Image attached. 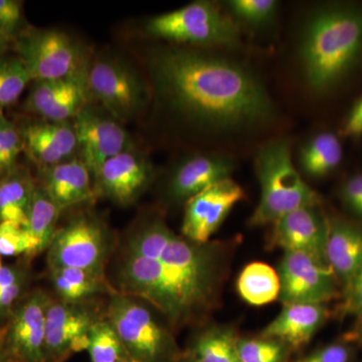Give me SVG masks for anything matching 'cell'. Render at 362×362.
Wrapping results in <instances>:
<instances>
[{"mask_svg":"<svg viewBox=\"0 0 362 362\" xmlns=\"http://www.w3.org/2000/svg\"><path fill=\"white\" fill-rule=\"evenodd\" d=\"M351 351L343 343H332L307 354L294 362H350Z\"/></svg>","mask_w":362,"mask_h":362,"instance_id":"cell-37","label":"cell"},{"mask_svg":"<svg viewBox=\"0 0 362 362\" xmlns=\"http://www.w3.org/2000/svg\"><path fill=\"white\" fill-rule=\"evenodd\" d=\"M225 254L216 244L176 235L165 221L136 226L117 263V291L151 305L177 330L202 322L218 303Z\"/></svg>","mask_w":362,"mask_h":362,"instance_id":"cell-1","label":"cell"},{"mask_svg":"<svg viewBox=\"0 0 362 362\" xmlns=\"http://www.w3.org/2000/svg\"><path fill=\"white\" fill-rule=\"evenodd\" d=\"M346 310L362 318V270L345 285Z\"/></svg>","mask_w":362,"mask_h":362,"instance_id":"cell-39","label":"cell"},{"mask_svg":"<svg viewBox=\"0 0 362 362\" xmlns=\"http://www.w3.org/2000/svg\"><path fill=\"white\" fill-rule=\"evenodd\" d=\"M118 362H134L133 361H118Z\"/></svg>","mask_w":362,"mask_h":362,"instance_id":"cell-45","label":"cell"},{"mask_svg":"<svg viewBox=\"0 0 362 362\" xmlns=\"http://www.w3.org/2000/svg\"><path fill=\"white\" fill-rule=\"evenodd\" d=\"M110 239L103 223L81 214L58 228L47 249V268L86 269L105 272Z\"/></svg>","mask_w":362,"mask_h":362,"instance_id":"cell-9","label":"cell"},{"mask_svg":"<svg viewBox=\"0 0 362 362\" xmlns=\"http://www.w3.org/2000/svg\"><path fill=\"white\" fill-rule=\"evenodd\" d=\"M49 275L59 299L68 303H85L98 295L117 292L105 272L61 267L49 268Z\"/></svg>","mask_w":362,"mask_h":362,"instance_id":"cell-22","label":"cell"},{"mask_svg":"<svg viewBox=\"0 0 362 362\" xmlns=\"http://www.w3.org/2000/svg\"><path fill=\"white\" fill-rule=\"evenodd\" d=\"M299 59L312 93L337 89L362 65V6L332 2L316 8L302 30Z\"/></svg>","mask_w":362,"mask_h":362,"instance_id":"cell-3","label":"cell"},{"mask_svg":"<svg viewBox=\"0 0 362 362\" xmlns=\"http://www.w3.org/2000/svg\"><path fill=\"white\" fill-rule=\"evenodd\" d=\"M244 197V189L230 177L202 190L185 202L181 235L192 242L207 244Z\"/></svg>","mask_w":362,"mask_h":362,"instance_id":"cell-13","label":"cell"},{"mask_svg":"<svg viewBox=\"0 0 362 362\" xmlns=\"http://www.w3.org/2000/svg\"><path fill=\"white\" fill-rule=\"evenodd\" d=\"M7 169L6 165V161H4V156H2L1 149H0V177L6 175Z\"/></svg>","mask_w":362,"mask_h":362,"instance_id":"cell-42","label":"cell"},{"mask_svg":"<svg viewBox=\"0 0 362 362\" xmlns=\"http://www.w3.org/2000/svg\"><path fill=\"white\" fill-rule=\"evenodd\" d=\"M35 185L30 171L18 165L0 177V223L26 226Z\"/></svg>","mask_w":362,"mask_h":362,"instance_id":"cell-23","label":"cell"},{"mask_svg":"<svg viewBox=\"0 0 362 362\" xmlns=\"http://www.w3.org/2000/svg\"><path fill=\"white\" fill-rule=\"evenodd\" d=\"M86 86L90 101H96L119 122L131 120L148 101L142 78L123 62L100 59L88 65Z\"/></svg>","mask_w":362,"mask_h":362,"instance_id":"cell-8","label":"cell"},{"mask_svg":"<svg viewBox=\"0 0 362 362\" xmlns=\"http://www.w3.org/2000/svg\"><path fill=\"white\" fill-rule=\"evenodd\" d=\"M33 245L25 226L13 221L0 223V256L32 259Z\"/></svg>","mask_w":362,"mask_h":362,"instance_id":"cell-34","label":"cell"},{"mask_svg":"<svg viewBox=\"0 0 362 362\" xmlns=\"http://www.w3.org/2000/svg\"><path fill=\"white\" fill-rule=\"evenodd\" d=\"M135 362V361H134Z\"/></svg>","mask_w":362,"mask_h":362,"instance_id":"cell-48","label":"cell"},{"mask_svg":"<svg viewBox=\"0 0 362 362\" xmlns=\"http://www.w3.org/2000/svg\"><path fill=\"white\" fill-rule=\"evenodd\" d=\"M86 303H68L49 296L45 309L47 362L66 361L75 352L88 349L90 327L100 317Z\"/></svg>","mask_w":362,"mask_h":362,"instance_id":"cell-12","label":"cell"},{"mask_svg":"<svg viewBox=\"0 0 362 362\" xmlns=\"http://www.w3.org/2000/svg\"><path fill=\"white\" fill-rule=\"evenodd\" d=\"M30 259L0 269V326L6 325L18 304L26 296L30 282Z\"/></svg>","mask_w":362,"mask_h":362,"instance_id":"cell-28","label":"cell"},{"mask_svg":"<svg viewBox=\"0 0 362 362\" xmlns=\"http://www.w3.org/2000/svg\"><path fill=\"white\" fill-rule=\"evenodd\" d=\"M340 201L352 216L362 220V173L350 176L339 190Z\"/></svg>","mask_w":362,"mask_h":362,"instance_id":"cell-36","label":"cell"},{"mask_svg":"<svg viewBox=\"0 0 362 362\" xmlns=\"http://www.w3.org/2000/svg\"><path fill=\"white\" fill-rule=\"evenodd\" d=\"M63 211L37 182L33 190L28 223L25 226L32 240V257L47 251L56 235L57 223Z\"/></svg>","mask_w":362,"mask_h":362,"instance_id":"cell-25","label":"cell"},{"mask_svg":"<svg viewBox=\"0 0 362 362\" xmlns=\"http://www.w3.org/2000/svg\"><path fill=\"white\" fill-rule=\"evenodd\" d=\"M238 338L232 328H207L188 344L180 362H240Z\"/></svg>","mask_w":362,"mask_h":362,"instance_id":"cell-24","label":"cell"},{"mask_svg":"<svg viewBox=\"0 0 362 362\" xmlns=\"http://www.w3.org/2000/svg\"><path fill=\"white\" fill-rule=\"evenodd\" d=\"M255 173L261 195L250 226L273 225L295 209L320 204V197L298 173L288 140L279 138L264 144L255 157Z\"/></svg>","mask_w":362,"mask_h":362,"instance_id":"cell-4","label":"cell"},{"mask_svg":"<svg viewBox=\"0 0 362 362\" xmlns=\"http://www.w3.org/2000/svg\"><path fill=\"white\" fill-rule=\"evenodd\" d=\"M151 37L197 47L235 49L240 45V26L211 1H194L147 21Z\"/></svg>","mask_w":362,"mask_h":362,"instance_id":"cell-6","label":"cell"},{"mask_svg":"<svg viewBox=\"0 0 362 362\" xmlns=\"http://www.w3.org/2000/svg\"><path fill=\"white\" fill-rule=\"evenodd\" d=\"M4 362H18V361H16V359L11 358V357H9V358H7L6 361Z\"/></svg>","mask_w":362,"mask_h":362,"instance_id":"cell-43","label":"cell"},{"mask_svg":"<svg viewBox=\"0 0 362 362\" xmlns=\"http://www.w3.org/2000/svg\"><path fill=\"white\" fill-rule=\"evenodd\" d=\"M104 317L113 326L133 361L180 362L183 350L171 331L135 298L118 291L110 295Z\"/></svg>","mask_w":362,"mask_h":362,"instance_id":"cell-5","label":"cell"},{"mask_svg":"<svg viewBox=\"0 0 362 362\" xmlns=\"http://www.w3.org/2000/svg\"><path fill=\"white\" fill-rule=\"evenodd\" d=\"M235 168L233 158L221 154H197L180 161L168 183V194L185 202L218 181L230 178Z\"/></svg>","mask_w":362,"mask_h":362,"instance_id":"cell-17","label":"cell"},{"mask_svg":"<svg viewBox=\"0 0 362 362\" xmlns=\"http://www.w3.org/2000/svg\"><path fill=\"white\" fill-rule=\"evenodd\" d=\"M13 45L33 82L77 78L87 70L80 44L56 28H25Z\"/></svg>","mask_w":362,"mask_h":362,"instance_id":"cell-7","label":"cell"},{"mask_svg":"<svg viewBox=\"0 0 362 362\" xmlns=\"http://www.w3.org/2000/svg\"><path fill=\"white\" fill-rule=\"evenodd\" d=\"M0 327H1V326H0Z\"/></svg>","mask_w":362,"mask_h":362,"instance_id":"cell-47","label":"cell"},{"mask_svg":"<svg viewBox=\"0 0 362 362\" xmlns=\"http://www.w3.org/2000/svg\"><path fill=\"white\" fill-rule=\"evenodd\" d=\"M49 295L42 290L28 293L4 325L6 349L18 362H47L45 309Z\"/></svg>","mask_w":362,"mask_h":362,"instance_id":"cell-14","label":"cell"},{"mask_svg":"<svg viewBox=\"0 0 362 362\" xmlns=\"http://www.w3.org/2000/svg\"><path fill=\"white\" fill-rule=\"evenodd\" d=\"M37 183L63 211L96 195L92 173L77 156L52 168L40 169Z\"/></svg>","mask_w":362,"mask_h":362,"instance_id":"cell-19","label":"cell"},{"mask_svg":"<svg viewBox=\"0 0 362 362\" xmlns=\"http://www.w3.org/2000/svg\"><path fill=\"white\" fill-rule=\"evenodd\" d=\"M283 304H326L338 295L337 278L322 259L301 252H285L279 265Z\"/></svg>","mask_w":362,"mask_h":362,"instance_id":"cell-10","label":"cell"},{"mask_svg":"<svg viewBox=\"0 0 362 362\" xmlns=\"http://www.w3.org/2000/svg\"><path fill=\"white\" fill-rule=\"evenodd\" d=\"M237 289L247 303L254 306L271 303L280 295L278 272L262 262L249 264L238 278Z\"/></svg>","mask_w":362,"mask_h":362,"instance_id":"cell-27","label":"cell"},{"mask_svg":"<svg viewBox=\"0 0 362 362\" xmlns=\"http://www.w3.org/2000/svg\"><path fill=\"white\" fill-rule=\"evenodd\" d=\"M237 352L240 362H290L293 350L275 338H238Z\"/></svg>","mask_w":362,"mask_h":362,"instance_id":"cell-31","label":"cell"},{"mask_svg":"<svg viewBox=\"0 0 362 362\" xmlns=\"http://www.w3.org/2000/svg\"><path fill=\"white\" fill-rule=\"evenodd\" d=\"M2 267H4V265H2L1 256H0V269H1V268H2Z\"/></svg>","mask_w":362,"mask_h":362,"instance_id":"cell-44","label":"cell"},{"mask_svg":"<svg viewBox=\"0 0 362 362\" xmlns=\"http://www.w3.org/2000/svg\"><path fill=\"white\" fill-rule=\"evenodd\" d=\"M326 261L345 285L362 270V226L343 218L328 220Z\"/></svg>","mask_w":362,"mask_h":362,"instance_id":"cell-21","label":"cell"},{"mask_svg":"<svg viewBox=\"0 0 362 362\" xmlns=\"http://www.w3.org/2000/svg\"><path fill=\"white\" fill-rule=\"evenodd\" d=\"M32 76L20 57L0 59V110L18 102Z\"/></svg>","mask_w":362,"mask_h":362,"instance_id":"cell-30","label":"cell"},{"mask_svg":"<svg viewBox=\"0 0 362 362\" xmlns=\"http://www.w3.org/2000/svg\"><path fill=\"white\" fill-rule=\"evenodd\" d=\"M343 159V147L337 135L332 132H320L301 147L299 164L309 177H325L340 165Z\"/></svg>","mask_w":362,"mask_h":362,"instance_id":"cell-26","label":"cell"},{"mask_svg":"<svg viewBox=\"0 0 362 362\" xmlns=\"http://www.w3.org/2000/svg\"><path fill=\"white\" fill-rule=\"evenodd\" d=\"M9 358L6 349V328L4 325L0 327V362H4Z\"/></svg>","mask_w":362,"mask_h":362,"instance_id":"cell-40","label":"cell"},{"mask_svg":"<svg viewBox=\"0 0 362 362\" xmlns=\"http://www.w3.org/2000/svg\"><path fill=\"white\" fill-rule=\"evenodd\" d=\"M226 8L233 20L239 25L265 28L275 21L279 2L276 0H230Z\"/></svg>","mask_w":362,"mask_h":362,"instance_id":"cell-32","label":"cell"},{"mask_svg":"<svg viewBox=\"0 0 362 362\" xmlns=\"http://www.w3.org/2000/svg\"><path fill=\"white\" fill-rule=\"evenodd\" d=\"M66 361H57V362H65Z\"/></svg>","mask_w":362,"mask_h":362,"instance_id":"cell-46","label":"cell"},{"mask_svg":"<svg viewBox=\"0 0 362 362\" xmlns=\"http://www.w3.org/2000/svg\"><path fill=\"white\" fill-rule=\"evenodd\" d=\"M159 99L190 123L218 133L257 129L276 109L265 86L243 64L197 49L170 47L150 59Z\"/></svg>","mask_w":362,"mask_h":362,"instance_id":"cell-2","label":"cell"},{"mask_svg":"<svg viewBox=\"0 0 362 362\" xmlns=\"http://www.w3.org/2000/svg\"><path fill=\"white\" fill-rule=\"evenodd\" d=\"M87 350L92 362L132 361L113 326L105 317L98 319L90 327Z\"/></svg>","mask_w":362,"mask_h":362,"instance_id":"cell-29","label":"cell"},{"mask_svg":"<svg viewBox=\"0 0 362 362\" xmlns=\"http://www.w3.org/2000/svg\"><path fill=\"white\" fill-rule=\"evenodd\" d=\"M0 149L6 161L7 173L16 168L18 156L21 152L25 151L21 129H18L16 124L11 122L1 110H0Z\"/></svg>","mask_w":362,"mask_h":362,"instance_id":"cell-35","label":"cell"},{"mask_svg":"<svg viewBox=\"0 0 362 362\" xmlns=\"http://www.w3.org/2000/svg\"><path fill=\"white\" fill-rule=\"evenodd\" d=\"M84 77L85 75L66 80L33 81L32 89L25 100L26 110L42 117L59 98Z\"/></svg>","mask_w":362,"mask_h":362,"instance_id":"cell-33","label":"cell"},{"mask_svg":"<svg viewBox=\"0 0 362 362\" xmlns=\"http://www.w3.org/2000/svg\"><path fill=\"white\" fill-rule=\"evenodd\" d=\"M341 134L352 139L362 137V96L356 100L347 114L342 124Z\"/></svg>","mask_w":362,"mask_h":362,"instance_id":"cell-38","label":"cell"},{"mask_svg":"<svg viewBox=\"0 0 362 362\" xmlns=\"http://www.w3.org/2000/svg\"><path fill=\"white\" fill-rule=\"evenodd\" d=\"M25 151L40 169L77 156V137L71 122L30 123L21 129Z\"/></svg>","mask_w":362,"mask_h":362,"instance_id":"cell-18","label":"cell"},{"mask_svg":"<svg viewBox=\"0 0 362 362\" xmlns=\"http://www.w3.org/2000/svg\"><path fill=\"white\" fill-rule=\"evenodd\" d=\"M71 124L77 137V156L90 169L93 177L105 162L133 147L121 123L104 109L99 110L90 103Z\"/></svg>","mask_w":362,"mask_h":362,"instance_id":"cell-11","label":"cell"},{"mask_svg":"<svg viewBox=\"0 0 362 362\" xmlns=\"http://www.w3.org/2000/svg\"><path fill=\"white\" fill-rule=\"evenodd\" d=\"M328 220L319 206H304L273 223L270 245L285 252H301L326 262Z\"/></svg>","mask_w":362,"mask_h":362,"instance_id":"cell-16","label":"cell"},{"mask_svg":"<svg viewBox=\"0 0 362 362\" xmlns=\"http://www.w3.org/2000/svg\"><path fill=\"white\" fill-rule=\"evenodd\" d=\"M328 315L329 310L326 304H286L259 335L280 340L294 351L310 342Z\"/></svg>","mask_w":362,"mask_h":362,"instance_id":"cell-20","label":"cell"},{"mask_svg":"<svg viewBox=\"0 0 362 362\" xmlns=\"http://www.w3.org/2000/svg\"><path fill=\"white\" fill-rule=\"evenodd\" d=\"M153 166L148 157L131 148L105 162L94 177L95 194L119 206H130L151 182Z\"/></svg>","mask_w":362,"mask_h":362,"instance_id":"cell-15","label":"cell"},{"mask_svg":"<svg viewBox=\"0 0 362 362\" xmlns=\"http://www.w3.org/2000/svg\"><path fill=\"white\" fill-rule=\"evenodd\" d=\"M13 42L8 39H6L4 35H0V59L6 57V52L8 51L9 47L11 45H13Z\"/></svg>","mask_w":362,"mask_h":362,"instance_id":"cell-41","label":"cell"}]
</instances>
